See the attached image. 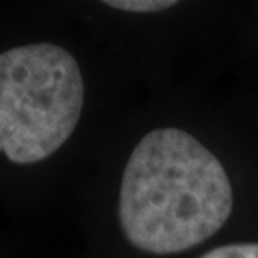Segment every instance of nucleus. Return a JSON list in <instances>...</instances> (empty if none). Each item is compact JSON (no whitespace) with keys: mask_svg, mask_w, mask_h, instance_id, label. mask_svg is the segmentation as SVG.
<instances>
[{"mask_svg":"<svg viewBox=\"0 0 258 258\" xmlns=\"http://www.w3.org/2000/svg\"><path fill=\"white\" fill-rule=\"evenodd\" d=\"M231 211L226 168L185 130H151L132 149L120 182L119 222L140 250L194 249L220 230Z\"/></svg>","mask_w":258,"mask_h":258,"instance_id":"nucleus-1","label":"nucleus"},{"mask_svg":"<svg viewBox=\"0 0 258 258\" xmlns=\"http://www.w3.org/2000/svg\"><path fill=\"white\" fill-rule=\"evenodd\" d=\"M84 81L73 54L35 42L0 54V153L18 165L52 157L79 124Z\"/></svg>","mask_w":258,"mask_h":258,"instance_id":"nucleus-2","label":"nucleus"},{"mask_svg":"<svg viewBox=\"0 0 258 258\" xmlns=\"http://www.w3.org/2000/svg\"><path fill=\"white\" fill-rule=\"evenodd\" d=\"M176 2L168 0H109L105 6L117 8L122 12H138V14H149V12H161V10L172 8Z\"/></svg>","mask_w":258,"mask_h":258,"instance_id":"nucleus-3","label":"nucleus"},{"mask_svg":"<svg viewBox=\"0 0 258 258\" xmlns=\"http://www.w3.org/2000/svg\"><path fill=\"white\" fill-rule=\"evenodd\" d=\"M201 258H258V243H233L205 252Z\"/></svg>","mask_w":258,"mask_h":258,"instance_id":"nucleus-4","label":"nucleus"}]
</instances>
